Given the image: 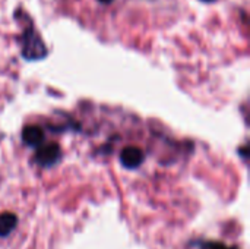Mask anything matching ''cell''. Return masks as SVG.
Instances as JSON below:
<instances>
[{"label":"cell","mask_w":250,"mask_h":249,"mask_svg":"<svg viewBox=\"0 0 250 249\" xmlns=\"http://www.w3.org/2000/svg\"><path fill=\"white\" fill-rule=\"evenodd\" d=\"M62 157V150L57 144H47L37 151L35 160L42 167H50L56 164Z\"/></svg>","instance_id":"obj_1"},{"label":"cell","mask_w":250,"mask_h":249,"mask_svg":"<svg viewBox=\"0 0 250 249\" xmlns=\"http://www.w3.org/2000/svg\"><path fill=\"white\" fill-rule=\"evenodd\" d=\"M45 54L44 45L41 40L34 34L32 29L25 32V45H23V56L26 59H38Z\"/></svg>","instance_id":"obj_2"},{"label":"cell","mask_w":250,"mask_h":249,"mask_svg":"<svg viewBox=\"0 0 250 249\" xmlns=\"http://www.w3.org/2000/svg\"><path fill=\"white\" fill-rule=\"evenodd\" d=\"M120 161L126 169H136L144 161V151L138 147H126L122 151Z\"/></svg>","instance_id":"obj_3"},{"label":"cell","mask_w":250,"mask_h":249,"mask_svg":"<svg viewBox=\"0 0 250 249\" xmlns=\"http://www.w3.org/2000/svg\"><path fill=\"white\" fill-rule=\"evenodd\" d=\"M22 141L29 147H40L44 142V131L37 125H29L22 131Z\"/></svg>","instance_id":"obj_4"},{"label":"cell","mask_w":250,"mask_h":249,"mask_svg":"<svg viewBox=\"0 0 250 249\" xmlns=\"http://www.w3.org/2000/svg\"><path fill=\"white\" fill-rule=\"evenodd\" d=\"M16 225H18V219L15 214H12V213L0 214V238L7 236L15 229Z\"/></svg>","instance_id":"obj_5"},{"label":"cell","mask_w":250,"mask_h":249,"mask_svg":"<svg viewBox=\"0 0 250 249\" xmlns=\"http://www.w3.org/2000/svg\"><path fill=\"white\" fill-rule=\"evenodd\" d=\"M202 249H236V248H230L227 245H223L220 242H207L202 245Z\"/></svg>","instance_id":"obj_6"},{"label":"cell","mask_w":250,"mask_h":249,"mask_svg":"<svg viewBox=\"0 0 250 249\" xmlns=\"http://www.w3.org/2000/svg\"><path fill=\"white\" fill-rule=\"evenodd\" d=\"M100 1H101V3H111L113 0H100Z\"/></svg>","instance_id":"obj_7"},{"label":"cell","mask_w":250,"mask_h":249,"mask_svg":"<svg viewBox=\"0 0 250 249\" xmlns=\"http://www.w3.org/2000/svg\"><path fill=\"white\" fill-rule=\"evenodd\" d=\"M202 1H208L209 3V1H214V0H202Z\"/></svg>","instance_id":"obj_8"}]
</instances>
